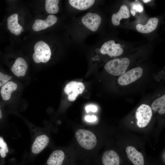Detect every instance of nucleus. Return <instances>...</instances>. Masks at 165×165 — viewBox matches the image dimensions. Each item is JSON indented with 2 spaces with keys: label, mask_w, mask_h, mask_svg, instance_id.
Returning a JSON list of instances; mask_svg holds the SVG:
<instances>
[{
  "label": "nucleus",
  "mask_w": 165,
  "mask_h": 165,
  "mask_svg": "<svg viewBox=\"0 0 165 165\" xmlns=\"http://www.w3.org/2000/svg\"><path fill=\"white\" fill-rule=\"evenodd\" d=\"M75 135L78 144L85 149H92L97 145L96 137L90 131L84 129H79L76 131Z\"/></svg>",
  "instance_id": "obj_1"
},
{
  "label": "nucleus",
  "mask_w": 165,
  "mask_h": 165,
  "mask_svg": "<svg viewBox=\"0 0 165 165\" xmlns=\"http://www.w3.org/2000/svg\"><path fill=\"white\" fill-rule=\"evenodd\" d=\"M129 60L126 57L112 60L105 65L104 68L111 74L118 76L123 74L129 66Z\"/></svg>",
  "instance_id": "obj_2"
},
{
  "label": "nucleus",
  "mask_w": 165,
  "mask_h": 165,
  "mask_svg": "<svg viewBox=\"0 0 165 165\" xmlns=\"http://www.w3.org/2000/svg\"><path fill=\"white\" fill-rule=\"evenodd\" d=\"M35 53L33 54V58L35 62L45 63L50 59L51 54L49 45L42 41L37 42L34 47Z\"/></svg>",
  "instance_id": "obj_3"
},
{
  "label": "nucleus",
  "mask_w": 165,
  "mask_h": 165,
  "mask_svg": "<svg viewBox=\"0 0 165 165\" xmlns=\"http://www.w3.org/2000/svg\"><path fill=\"white\" fill-rule=\"evenodd\" d=\"M152 115V109L149 105L145 104L140 105L136 112L138 126L140 128L146 127L149 123Z\"/></svg>",
  "instance_id": "obj_4"
},
{
  "label": "nucleus",
  "mask_w": 165,
  "mask_h": 165,
  "mask_svg": "<svg viewBox=\"0 0 165 165\" xmlns=\"http://www.w3.org/2000/svg\"><path fill=\"white\" fill-rule=\"evenodd\" d=\"M142 73L143 70L141 67L133 68L120 76L118 79V83L122 86L128 85L139 78Z\"/></svg>",
  "instance_id": "obj_5"
},
{
  "label": "nucleus",
  "mask_w": 165,
  "mask_h": 165,
  "mask_svg": "<svg viewBox=\"0 0 165 165\" xmlns=\"http://www.w3.org/2000/svg\"><path fill=\"white\" fill-rule=\"evenodd\" d=\"M85 89L84 84L81 82L72 81L68 83L64 89V93L68 95V100L74 101L79 94H81Z\"/></svg>",
  "instance_id": "obj_6"
},
{
  "label": "nucleus",
  "mask_w": 165,
  "mask_h": 165,
  "mask_svg": "<svg viewBox=\"0 0 165 165\" xmlns=\"http://www.w3.org/2000/svg\"><path fill=\"white\" fill-rule=\"evenodd\" d=\"M103 54H107L110 57L118 56L122 54L123 49L119 44H116L113 40L108 41L103 44L101 50Z\"/></svg>",
  "instance_id": "obj_7"
},
{
  "label": "nucleus",
  "mask_w": 165,
  "mask_h": 165,
  "mask_svg": "<svg viewBox=\"0 0 165 165\" xmlns=\"http://www.w3.org/2000/svg\"><path fill=\"white\" fill-rule=\"evenodd\" d=\"M82 21L87 28L93 31H95L101 23V18L97 13H88L82 17Z\"/></svg>",
  "instance_id": "obj_8"
},
{
  "label": "nucleus",
  "mask_w": 165,
  "mask_h": 165,
  "mask_svg": "<svg viewBox=\"0 0 165 165\" xmlns=\"http://www.w3.org/2000/svg\"><path fill=\"white\" fill-rule=\"evenodd\" d=\"M57 20V17L52 15H49L44 20L36 19L33 25V29L36 31L46 29L55 24Z\"/></svg>",
  "instance_id": "obj_9"
},
{
  "label": "nucleus",
  "mask_w": 165,
  "mask_h": 165,
  "mask_svg": "<svg viewBox=\"0 0 165 165\" xmlns=\"http://www.w3.org/2000/svg\"><path fill=\"white\" fill-rule=\"evenodd\" d=\"M127 156L134 165H144V159L142 153L132 146L127 147L126 149Z\"/></svg>",
  "instance_id": "obj_10"
},
{
  "label": "nucleus",
  "mask_w": 165,
  "mask_h": 165,
  "mask_svg": "<svg viewBox=\"0 0 165 165\" xmlns=\"http://www.w3.org/2000/svg\"><path fill=\"white\" fill-rule=\"evenodd\" d=\"M101 162L102 165H119L120 158L116 151L108 150L103 153Z\"/></svg>",
  "instance_id": "obj_11"
},
{
  "label": "nucleus",
  "mask_w": 165,
  "mask_h": 165,
  "mask_svg": "<svg viewBox=\"0 0 165 165\" xmlns=\"http://www.w3.org/2000/svg\"><path fill=\"white\" fill-rule=\"evenodd\" d=\"M49 141V138L45 134L37 136L32 145V152L35 154L39 153L47 146Z\"/></svg>",
  "instance_id": "obj_12"
},
{
  "label": "nucleus",
  "mask_w": 165,
  "mask_h": 165,
  "mask_svg": "<svg viewBox=\"0 0 165 165\" xmlns=\"http://www.w3.org/2000/svg\"><path fill=\"white\" fill-rule=\"evenodd\" d=\"M66 163V157L64 152L60 150L53 152L47 161V165H64Z\"/></svg>",
  "instance_id": "obj_13"
},
{
  "label": "nucleus",
  "mask_w": 165,
  "mask_h": 165,
  "mask_svg": "<svg viewBox=\"0 0 165 165\" xmlns=\"http://www.w3.org/2000/svg\"><path fill=\"white\" fill-rule=\"evenodd\" d=\"M28 68V64L24 59L19 57L15 61L11 69L13 74L17 77L24 76Z\"/></svg>",
  "instance_id": "obj_14"
},
{
  "label": "nucleus",
  "mask_w": 165,
  "mask_h": 165,
  "mask_svg": "<svg viewBox=\"0 0 165 165\" xmlns=\"http://www.w3.org/2000/svg\"><path fill=\"white\" fill-rule=\"evenodd\" d=\"M159 20L157 18H150L145 25L138 24L136 26L137 31L141 33H148L154 31L156 28Z\"/></svg>",
  "instance_id": "obj_15"
},
{
  "label": "nucleus",
  "mask_w": 165,
  "mask_h": 165,
  "mask_svg": "<svg viewBox=\"0 0 165 165\" xmlns=\"http://www.w3.org/2000/svg\"><path fill=\"white\" fill-rule=\"evenodd\" d=\"M130 16V11L128 7L125 5H122L117 13L113 14L112 17V24L115 26L119 25L122 18L127 19Z\"/></svg>",
  "instance_id": "obj_16"
},
{
  "label": "nucleus",
  "mask_w": 165,
  "mask_h": 165,
  "mask_svg": "<svg viewBox=\"0 0 165 165\" xmlns=\"http://www.w3.org/2000/svg\"><path fill=\"white\" fill-rule=\"evenodd\" d=\"M17 84L12 81L7 82L2 87L0 93L2 99L5 101L9 100L12 93L16 90Z\"/></svg>",
  "instance_id": "obj_17"
},
{
  "label": "nucleus",
  "mask_w": 165,
  "mask_h": 165,
  "mask_svg": "<svg viewBox=\"0 0 165 165\" xmlns=\"http://www.w3.org/2000/svg\"><path fill=\"white\" fill-rule=\"evenodd\" d=\"M70 5L79 10H85L90 7L94 3V0H69Z\"/></svg>",
  "instance_id": "obj_18"
},
{
  "label": "nucleus",
  "mask_w": 165,
  "mask_h": 165,
  "mask_svg": "<svg viewBox=\"0 0 165 165\" xmlns=\"http://www.w3.org/2000/svg\"><path fill=\"white\" fill-rule=\"evenodd\" d=\"M151 108L153 111H157L160 114H164L165 113V95H164L155 100L152 104Z\"/></svg>",
  "instance_id": "obj_19"
},
{
  "label": "nucleus",
  "mask_w": 165,
  "mask_h": 165,
  "mask_svg": "<svg viewBox=\"0 0 165 165\" xmlns=\"http://www.w3.org/2000/svg\"><path fill=\"white\" fill-rule=\"evenodd\" d=\"M18 14L14 13L10 16L7 19V28L12 33L14 34L16 29L22 27L18 23Z\"/></svg>",
  "instance_id": "obj_20"
},
{
  "label": "nucleus",
  "mask_w": 165,
  "mask_h": 165,
  "mask_svg": "<svg viewBox=\"0 0 165 165\" xmlns=\"http://www.w3.org/2000/svg\"><path fill=\"white\" fill-rule=\"evenodd\" d=\"M58 0H45V9L47 13L50 14H55L58 12L59 8Z\"/></svg>",
  "instance_id": "obj_21"
},
{
  "label": "nucleus",
  "mask_w": 165,
  "mask_h": 165,
  "mask_svg": "<svg viewBox=\"0 0 165 165\" xmlns=\"http://www.w3.org/2000/svg\"><path fill=\"white\" fill-rule=\"evenodd\" d=\"M12 77L0 72V87L11 79Z\"/></svg>",
  "instance_id": "obj_22"
},
{
  "label": "nucleus",
  "mask_w": 165,
  "mask_h": 165,
  "mask_svg": "<svg viewBox=\"0 0 165 165\" xmlns=\"http://www.w3.org/2000/svg\"><path fill=\"white\" fill-rule=\"evenodd\" d=\"M143 10V9L141 5H135L131 9L130 13L133 16H134L137 12H141Z\"/></svg>",
  "instance_id": "obj_23"
},
{
  "label": "nucleus",
  "mask_w": 165,
  "mask_h": 165,
  "mask_svg": "<svg viewBox=\"0 0 165 165\" xmlns=\"http://www.w3.org/2000/svg\"><path fill=\"white\" fill-rule=\"evenodd\" d=\"M0 147L6 153L9 152L8 148L6 143L4 141L3 139L0 137Z\"/></svg>",
  "instance_id": "obj_24"
},
{
  "label": "nucleus",
  "mask_w": 165,
  "mask_h": 165,
  "mask_svg": "<svg viewBox=\"0 0 165 165\" xmlns=\"http://www.w3.org/2000/svg\"><path fill=\"white\" fill-rule=\"evenodd\" d=\"M86 110L87 112L88 113L90 111L93 112H95L97 110V108L96 106L94 105H89L86 107Z\"/></svg>",
  "instance_id": "obj_25"
},
{
  "label": "nucleus",
  "mask_w": 165,
  "mask_h": 165,
  "mask_svg": "<svg viewBox=\"0 0 165 165\" xmlns=\"http://www.w3.org/2000/svg\"><path fill=\"white\" fill-rule=\"evenodd\" d=\"M86 121L89 122H93L95 121L97 119L96 116L92 115L91 116H87L85 117Z\"/></svg>",
  "instance_id": "obj_26"
},
{
  "label": "nucleus",
  "mask_w": 165,
  "mask_h": 165,
  "mask_svg": "<svg viewBox=\"0 0 165 165\" xmlns=\"http://www.w3.org/2000/svg\"><path fill=\"white\" fill-rule=\"evenodd\" d=\"M23 28L22 27L21 28L17 29L15 30L14 34L16 35H20L21 33L23 31Z\"/></svg>",
  "instance_id": "obj_27"
},
{
  "label": "nucleus",
  "mask_w": 165,
  "mask_h": 165,
  "mask_svg": "<svg viewBox=\"0 0 165 165\" xmlns=\"http://www.w3.org/2000/svg\"><path fill=\"white\" fill-rule=\"evenodd\" d=\"M0 155L2 158L5 157L6 156V153L2 148H0Z\"/></svg>",
  "instance_id": "obj_28"
},
{
  "label": "nucleus",
  "mask_w": 165,
  "mask_h": 165,
  "mask_svg": "<svg viewBox=\"0 0 165 165\" xmlns=\"http://www.w3.org/2000/svg\"><path fill=\"white\" fill-rule=\"evenodd\" d=\"M142 1L145 3H146L150 2L151 1V0H143Z\"/></svg>",
  "instance_id": "obj_29"
},
{
  "label": "nucleus",
  "mask_w": 165,
  "mask_h": 165,
  "mask_svg": "<svg viewBox=\"0 0 165 165\" xmlns=\"http://www.w3.org/2000/svg\"><path fill=\"white\" fill-rule=\"evenodd\" d=\"M2 112L0 108V119L2 117Z\"/></svg>",
  "instance_id": "obj_30"
}]
</instances>
